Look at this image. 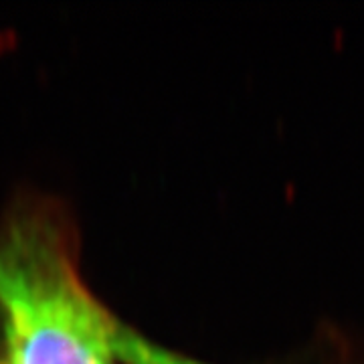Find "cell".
<instances>
[{"instance_id":"6da1fadb","label":"cell","mask_w":364,"mask_h":364,"mask_svg":"<svg viewBox=\"0 0 364 364\" xmlns=\"http://www.w3.org/2000/svg\"><path fill=\"white\" fill-rule=\"evenodd\" d=\"M6 364H112L119 322L77 272L65 225L18 210L0 233Z\"/></svg>"},{"instance_id":"7a4b0ae2","label":"cell","mask_w":364,"mask_h":364,"mask_svg":"<svg viewBox=\"0 0 364 364\" xmlns=\"http://www.w3.org/2000/svg\"><path fill=\"white\" fill-rule=\"evenodd\" d=\"M116 358L126 364H203L158 346L124 324H119L117 330Z\"/></svg>"}]
</instances>
